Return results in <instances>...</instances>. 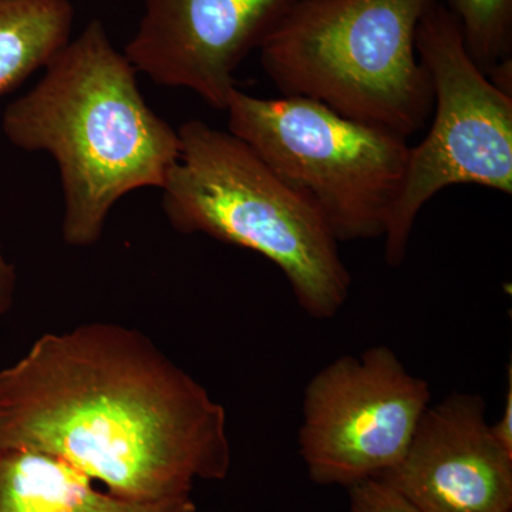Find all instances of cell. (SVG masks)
Returning <instances> with one entry per match:
<instances>
[{
    "label": "cell",
    "mask_w": 512,
    "mask_h": 512,
    "mask_svg": "<svg viewBox=\"0 0 512 512\" xmlns=\"http://www.w3.org/2000/svg\"><path fill=\"white\" fill-rule=\"evenodd\" d=\"M417 53L433 87L427 136L410 147L384 259L400 266L424 205L447 187L476 184L512 194V96L471 57L453 9L436 2L421 19Z\"/></svg>",
    "instance_id": "obj_6"
},
{
    "label": "cell",
    "mask_w": 512,
    "mask_h": 512,
    "mask_svg": "<svg viewBox=\"0 0 512 512\" xmlns=\"http://www.w3.org/2000/svg\"><path fill=\"white\" fill-rule=\"evenodd\" d=\"M471 57L490 76L511 62L512 0H451Z\"/></svg>",
    "instance_id": "obj_12"
},
{
    "label": "cell",
    "mask_w": 512,
    "mask_h": 512,
    "mask_svg": "<svg viewBox=\"0 0 512 512\" xmlns=\"http://www.w3.org/2000/svg\"><path fill=\"white\" fill-rule=\"evenodd\" d=\"M178 136L180 157L161 188L173 228L265 256L303 311L335 318L352 278L318 208L229 131L190 120Z\"/></svg>",
    "instance_id": "obj_3"
},
{
    "label": "cell",
    "mask_w": 512,
    "mask_h": 512,
    "mask_svg": "<svg viewBox=\"0 0 512 512\" xmlns=\"http://www.w3.org/2000/svg\"><path fill=\"white\" fill-rule=\"evenodd\" d=\"M70 0H0V96L45 69L72 39Z\"/></svg>",
    "instance_id": "obj_11"
},
{
    "label": "cell",
    "mask_w": 512,
    "mask_h": 512,
    "mask_svg": "<svg viewBox=\"0 0 512 512\" xmlns=\"http://www.w3.org/2000/svg\"><path fill=\"white\" fill-rule=\"evenodd\" d=\"M375 480L419 512L512 511V454L495 440L478 394L427 407L399 463Z\"/></svg>",
    "instance_id": "obj_9"
},
{
    "label": "cell",
    "mask_w": 512,
    "mask_h": 512,
    "mask_svg": "<svg viewBox=\"0 0 512 512\" xmlns=\"http://www.w3.org/2000/svg\"><path fill=\"white\" fill-rule=\"evenodd\" d=\"M59 458L138 503L190 498L232 464L227 413L140 330L46 333L0 370V451Z\"/></svg>",
    "instance_id": "obj_1"
},
{
    "label": "cell",
    "mask_w": 512,
    "mask_h": 512,
    "mask_svg": "<svg viewBox=\"0 0 512 512\" xmlns=\"http://www.w3.org/2000/svg\"><path fill=\"white\" fill-rule=\"evenodd\" d=\"M495 440L512 454V367L508 366V386L505 392L503 413L497 423L491 424Z\"/></svg>",
    "instance_id": "obj_15"
},
{
    "label": "cell",
    "mask_w": 512,
    "mask_h": 512,
    "mask_svg": "<svg viewBox=\"0 0 512 512\" xmlns=\"http://www.w3.org/2000/svg\"><path fill=\"white\" fill-rule=\"evenodd\" d=\"M18 289L16 266L6 255L0 242V319L12 309Z\"/></svg>",
    "instance_id": "obj_14"
},
{
    "label": "cell",
    "mask_w": 512,
    "mask_h": 512,
    "mask_svg": "<svg viewBox=\"0 0 512 512\" xmlns=\"http://www.w3.org/2000/svg\"><path fill=\"white\" fill-rule=\"evenodd\" d=\"M348 490L346 512H419L402 495L375 478L353 484Z\"/></svg>",
    "instance_id": "obj_13"
},
{
    "label": "cell",
    "mask_w": 512,
    "mask_h": 512,
    "mask_svg": "<svg viewBox=\"0 0 512 512\" xmlns=\"http://www.w3.org/2000/svg\"><path fill=\"white\" fill-rule=\"evenodd\" d=\"M296 0H143L124 55L137 73L227 109L235 73Z\"/></svg>",
    "instance_id": "obj_8"
},
{
    "label": "cell",
    "mask_w": 512,
    "mask_h": 512,
    "mask_svg": "<svg viewBox=\"0 0 512 512\" xmlns=\"http://www.w3.org/2000/svg\"><path fill=\"white\" fill-rule=\"evenodd\" d=\"M228 131L308 198L339 242L384 237L402 190L409 140L305 97L235 90Z\"/></svg>",
    "instance_id": "obj_5"
},
{
    "label": "cell",
    "mask_w": 512,
    "mask_h": 512,
    "mask_svg": "<svg viewBox=\"0 0 512 512\" xmlns=\"http://www.w3.org/2000/svg\"><path fill=\"white\" fill-rule=\"evenodd\" d=\"M436 2L296 0L262 43V67L282 96L318 101L409 140L433 113L416 39Z\"/></svg>",
    "instance_id": "obj_4"
},
{
    "label": "cell",
    "mask_w": 512,
    "mask_h": 512,
    "mask_svg": "<svg viewBox=\"0 0 512 512\" xmlns=\"http://www.w3.org/2000/svg\"><path fill=\"white\" fill-rule=\"evenodd\" d=\"M510 512H512V511H510Z\"/></svg>",
    "instance_id": "obj_16"
},
{
    "label": "cell",
    "mask_w": 512,
    "mask_h": 512,
    "mask_svg": "<svg viewBox=\"0 0 512 512\" xmlns=\"http://www.w3.org/2000/svg\"><path fill=\"white\" fill-rule=\"evenodd\" d=\"M9 143L45 151L62 184V237L92 247L114 205L141 188L161 190L180 157V136L148 106L137 70L93 19L2 117Z\"/></svg>",
    "instance_id": "obj_2"
},
{
    "label": "cell",
    "mask_w": 512,
    "mask_h": 512,
    "mask_svg": "<svg viewBox=\"0 0 512 512\" xmlns=\"http://www.w3.org/2000/svg\"><path fill=\"white\" fill-rule=\"evenodd\" d=\"M0 512H197L192 498L138 503L99 490L92 478L47 454L0 451Z\"/></svg>",
    "instance_id": "obj_10"
},
{
    "label": "cell",
    "mask_w": 512,
    "mask_h": 512,
    "mask_svg": "<svg viewBox=\"0 0 512 512\" xmlns=\"http://www.w3.org/2000/svg\"><path fill=\"white\" fill-rule=\"evenodd\" d=\"M429 383L387 346L340 356L303 394L299 451L319 485L352 487L399 463L429 407Z\"/></svg>",
    "instance_id": "obj_7"
}]
</instances>
